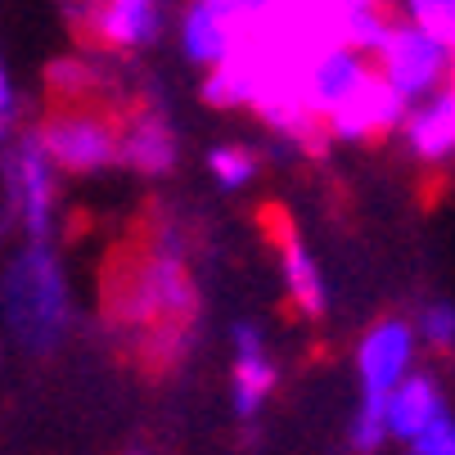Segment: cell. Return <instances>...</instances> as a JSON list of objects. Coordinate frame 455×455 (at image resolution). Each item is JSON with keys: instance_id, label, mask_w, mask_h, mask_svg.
<instances>
[{"instance_id": "1", "label": "cell", "mask_w": 455, "mask_h": 455, "mask_svg": "<svg viewBox=\"0 0 455 455\" xmlns=\"http://www.w3.org/2000/svg\"><path fill=\"white\" fill-rule=\"evenodd\" d=\"M108 311L113 320L132 324V330H189L194 311H199V298H194V284L180 267V257L163 243L154 252H136L132 267H117V284L108 293Z\"/></svg>"}, {"instance_id": "2", "label": "cell", "mask_w": 455, "mask_h": 455, "mask_svg": "<svg viewBox=\"0 0 455 455\" xmlns=\"http://www.w3.org/2000/svg\"><path fill=\"white\" fill-rule=\"evenodd\" d=\"M5 311H10V324L19 330V339L36 352L54 347L59 334H63V315H68V298H63V280H59V267L54 257L41 248H28L10 280H5Z\"/></svg>"}, {"instance_id": "3", "label": "cell", "mask_w": 455, "mask_h": 455, "mask_svg": "<svg viewBox=\"0 0 455 455\" xmlns=\"http://www.w3.org/2000/svg\"><path fill=\"white\" fill-rule=\"evenodd\" d=\"M117 136H122V126L113 122L104 104L63 100L50 108L36 140L50 154V163L63 172H100L117 158Z\"/></svg>"}, {"instance_id": "4", "label": "cell", "mask_w": 455, "mask_h": 455, "mask_svg": "<svg viewBox=\"0 0 455 455\" xmlns=\"http://www.w3.org/2000/svg\"><path fill=\"white\" fill-rule=\"evenodd\" d=\"M374 59H379L383 82L393 86L406 104L433 95V91L451 77V68H455V50H451L446 41H437L433 32L415 28V23L387 32V41L379 45Z\"/></svg>"}, {"instance_id": "5", "label": "cell", "mask_w": 455, "mask_h": 455, "mask_svg": "<svg viewBox=\"0 0 455 455\" xmlns=\"http://www.w3.org/2000/svg\"><path fill=\"white\" fill-rule=\"evenodd\" d=\"M406 108L411 104L383 82L379 68H365L361 82L334 104L330 117H324V126H330L339 140H383L406 117Z\"/></svg>"}, {"instance_id": "6", "label": "cell", "mask_w": 455, "mask_h": 455, "mask_svg": "<svg viewBox=\"0 0 455 455\" xmlns=\"http://www.w3.org/2000/svg\"><path fill=\"white\" fill-rule=\"evenodd\" d=\"M415 352V334L406 320H379L374 330L361 343V383H365V397H387L393 387L402 383L406 365Z\"/></svg>"}, {"instance_id": "7", "label": "cell", "mask_w": 455, "mask_h": 455, "mask_svg": "<svg viewBox=\"0 0 455 455\" xmlns=\"http://www.w3.org/2000/svg\"><path fill=\"white\" fill-rule=\"evenodd\" d=\"M370 68V63L347 50V45H330V50H320L311 63H307V73H302V108L311 117H330L334 104L361 82V73Z\"/></svg>"}, {"instance_id": "8", "label": "cell", "mask_w": 455, "mask_h": 455, "mask_svg": "<svg viewBox=\"0 0 455 455\" xmlns=\"http://www.w3.org/2000/svg\"><path fill=\"white\" fill-rule=\"evenodd\" d=\"M235 415H257V406L267 402V393L275 387V365L262 352V330L257 324H235Z\"/></svg>"}, {"instance_id": "9", "label": "cell", "mask_w": 455, "mask_h": 455, "mask_svg": "<svg viewBox=\"0 0 455 455\" xmlns=\"http://www.w3.org/2000/svg\"><path fill=\"white\" fill-rule=\"evenodd\" d=\"M158 0H95V23L91 32L108 45L140 50L158 36Z\"/></svg>"}, {"instance_id": "10", "label": "cell", "mask_w": 455, "mask_h": 455, "mask_svg": "<svg viewBox=\"0 0 455 455\" xmlns=\"http://www.w3.org/2000/svg\"><path fill=\"white\" fill-rule=\"evenodd\" d=\"M437 415H446V402L437 393V383L428 374H402V383L387 393V406H383V424L393 437H415L424 424H433Z\"/></svg>"}, {"instance_id": "11", "label": "cell", "mask_w": 455, "mask_h": 455, "mask_svg": "<svg viewBox=\"0 0 455 455\" xmlns=\"http://www.w3.org/2000/svg\"><path fill=\"white\" fill-rule=\"evenodd\" d=\"M19 194H23V221L32 239H45L50 230V204H54V163L41 149L36 136L23 140L19 149Z\"/></svg>"}, {"instance_id": "12", "label": "cell", "mask_w": 455, "mask_h": 455, "mask_svg": "<svg viewBox=\"0 0 455 455\" xmlns=\"http://www.w3.org/2000/svg\"><path fill=\"white\" fill-rule=\"evenodd\" d=\"M117 158L122 163H132L149 176L167 172L176 163V136H172V126L158 117V113H140L132 126H122V136H117Z\"/></svg>"}, {"instance_id": "13", "label": "cell", "mask_w": 455, "mask_h": 455, "mask_svg": "<svg viewBox=\"0 0 455 455\" xmlns=\"http://www.w3.org/2000/svg\"><path fill=\"white\" fill-rule=\"evenodd\" d=\"M402 122L419 158H446L455 149V91H442L419 108H406Z\"/></svg>"}, {"instance_id": "14", "label": "cell", "mask_w": 455, "mask_h": 455, "mask_svg": "<svg viewBox=\"0 0 455 455\" xmlns=\"http://www.w3.org/2000/svg\"><path fill=\"white\" fill-rule=\"evenodd\" d=\"M267 221H275V239H280V252H284V280H289L298 307H302L307 315H320V311H324V289H320V271H315V262H311L307 243L293 235V226H289L284 212H267Z\"/></svg>"}, {"instance_id": "15", "label": "cell", "mask_w": 455, "mask_h": 455, "mask_svg": "<svg viewBox=\"0 0 455 455\" xmlns=\"http://www.w3.org/2000/svg\"><path fill=\"white\" fill-rule=\"evenodd\" d=\"M226 50H230V36H226L221 19L204 5V0H194L189 14H185V54L194 63H217Z\"/></svg>"}, {"instance_id": "16", "label": "cell", "mask_w": 455, "mask_h": 455, "mask_svg": "<svg viewBox=\"0 0 455 455\" xmlns=\"http://www.w3.org/2000/svg\"><path fill=\"white\" fill-rule=\"evenodd\" d=\"M212 176L221 180V185H248L252 180V172H257V158L248 154V149H212Z\"/></svg>"}, {"instance_id": "17", "label": "cell", "mask_w": 455, "mask_h": 455, "mask_svg": "<svg viewBox=\"0 0 455 455\" xmlns=\"http://www.w3.org/2000/svg\"><path fill=\"white\" fill-rule=\"evenodd\" d=\"M411 442H415V455H455V419L437 415V419L424 424Z\"/></svg>"}, {"instance_id": "18", "label": "cell", "mask_w": 455, "mask_h": 455, "mask_svg": "<svg viewBox=\"0 0 455 455\" xmlns=\"http://www.w3.org/2000/svg\"><path fill=\"white\" fill-rule=\"evenodd\" d=\"M419 330L433 347H451L455 343V311L451 307H428L424 320H419Z\"/></svg>"}, {"instance_id": "19", "label": "cell", "mask_w": 455, "mask_h": 455, "mask_svg": "<svg viewBox=\"0 0 455 455\" xmlns=\"http://www.w3.org/2000/svg\"><path fill=\"white\" fill-rule=\"evenodd\" d=\"M10 126H14V91H10V77H5V68H0V145H5Z\"/></svg>"}, {"instance_id": "20", "label": "cell", "mask_w": 455, "mask_h": 455, "mask_svg": "<svg viewBox=\"0 0 455 455\" xmlns=\"http://www.w3.org/2000/svg\"><path fill=\"white\" fill-rule=\"evenodd\" d=\"M132 455H145V451H132Z\"/></svg>"}, {"instance_id": "21", "label": "cell", "mask_w": 455, "mask_h": 455, "mask_svg": "<svg viewBox=\"0 0 455 455\" xmlns=\"http://www.w3.org/2000/svg\"><path fill=\"white\" fill-rule=\"evenodd\" d=\"M451 50H455V36H451Z\"/></svg>"}]
</instances>
